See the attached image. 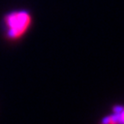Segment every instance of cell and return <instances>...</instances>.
I'll return each mask as SVG.
<instances>
[{"mask_svg": "<svg viewBox=\"0 0 124 124\" xmlns=\"http://www.w3.org/2000/svg\"><path fill=\"white\" fill-rule=\"evenodd\" d=\"M113 112L118 117L119 124H124V106L115 105L113 107Z\"/></svg>", "mask_w": 124, "mask_h": 124, "instance_id": "cell-2", "label": "cell"}, {"mask_svg": "<svg viewBox=\"0 0 124 124\" xmlns=\"http://www.w3.org/2000/svg\"><path fill=\"white\" fill-rule=\"evenodd\" d=\"M4 24L7 29V37L10 40H18L29 29L31 24V16L26 10H17L4 16Z\"/></svg>", "mask_w": 124, "mask_h": 124, "instance_id": "cell-1", "label": "cell"}, {"mask_svg": "<svg viewBox=\"0 0 124 124\" xmlns=\"http://www.w3.org/2000/svg\"><path fill=\"white\" fill-rule=\"evenodd\" d=\"M101 124H119L118 117L114 113L113 115L104 117L101 122Z\"/></svg>", "mask_w": 124, "mask_h": 124, "instance_id": "cell-3", "label": "cell"}]
</instances>
